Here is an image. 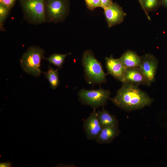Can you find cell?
<instances>
[{
	"label": "cell",
	"instance_id": "cell-13",
	"mask_svg": "<svg viewBox=\"0 0 167 167\" xmlns=\"http://www.w3.org/2000/svg\"><path fill=\"white\" fill-rule=\"evenodd\" d=\"M119 59L126 68L139 67L141 64V57L134 51L130 50L126 51Z\"/></svg>",
	"mask_w": 167,
	"mask_h": 167
},
{
	"label": "cell",
	"instance_id": "cell-10",
	"mask_svg": "<svg viewBox=\"0 0 167 167\" xmlns=\"http://www.w3.org/2000/svg\"><path fill=\"white\" fill-rule=\"evenodd\" d=\"M105 61L107 74L122 82L127 68L124 66L119 58H114L112 55L106 57Z\"/></svg>",
	"mask_w": 167,
	"mask_h": 167
},
{
	"label": "cell",
	"instance_id": "cell-4",
	"mask_svg": "<svg viewBox=\"0 0 167 167\" xmlns=\"http://www.w3.org/2000/svg\"><path fill=\"white\" fill-rule=\"evenodd\" d=\"M110 92L102 88L98 89H81L78 93L79 100L83 104L96 109L103 106L110 99Z\"/></svg>",
	"mask_w": 167,
	"mask_h": 167
},
{
	"label": "cell",
	"instance_id": "cell-22",
	"mask_svg": "<svg viewBox=\"0 0 167 167\" xmlns=\"http://www.w3.org/2000/svg\"><path fill=\"white\" fill-rule=\"evenodd\" d=\"M11 163L9 162H6L0 164V167H9L11 166Z\"/></svg>",
	"mask_w": 167,
	"mask_h": 167
},
{
	"label": "cell",
	"instance_id": "cell-25",
	"mask_svg": "<svg viewBox=\"0 0 167 167\" xmlns=\"http://www.w3.org/2000/svg\"><path fill=\"white\" fill-rule=\"evenodd\" d=\"M166 167H167V166H166Z\"/></svg>",
	"mask_w": 167,
	"mask_h": 167
},
{
	"label": "cell",
	"instance_id": "cell-14",
	"mask_svg": "<svg viewBox=\"0 0 167 167\" xmlns=\"http://www.w3.org/2000/svg\"><path fill=\"white\" fill-rule=\"evenodd\" d=\"M97 115L102 128L118 125V121L116 117L109 113L104 107L101 110L97 112Z\"/></svg>",
	"mask_w": 167,
	"mask_h": 167
},
{
	"label": "cell",
	"instance_id": "cell-3",
	"mask_svg": "<svg viewBox=\"0 0 167 167\" xmlns=\"http://www.w3.org/2000/svg\"><path fill=\"white\" fill-rule=\"evenodd\" d=\"M44 51L38 47H31L24 54L20 60L21 66L26 73L35 76H39L41 72V62L44 58Z\"/></svg>",
	"mask_w": 167,
	"mask_h": 167
},
{
	"label": "cell",
	"instance_id": "cell-15",
	"mask_svg": "<svg viewBox=\"0 0 167 167\" xmlns=\"http://www.w3.org/2000/svg\"><path fill=\"white\" fill-rule=\"evenodd\" d=\"M58 69H54L49 66L48 70L44 72L45 77L48 80L52 89H55L58 86L60 81L59 78L58 70Z\"/></svg>",
	"mask_w": 167,
	"mask_h": 167
},
{
	"label": "cell",
	"instance_id": "cell-2",
	"mask_svg": "<svg viewBox=\"0 0 167 167\" xmlns=\"http://www.w3.org/2000/svg\"><path fill=\"white\" fill-rule=\"evenodd\" d=\"M82 64L87 81L92 84H100L106 81V74L100 61L90 50L85 51L82 55Z\"/></svg>",
	"mask_w": 167,
	"mask_h": 167
},
{
	"label": "cell",
	"instance_id": "cell-8",
	"mask_svg": "<svg viewBox=\"0 0 167 167\" xmlns=\"http://www.w3.org/2000/svg\"><path fill=\"white\" fill-rule=\"evenodd\" d=\"M93 109L84 121L83 125L86 136L89 140H95L102 128L98 118L96 109Z\"/></svg>",
	"mask_w": 167,
	"mask_h": 167
},
{
	"label": "cell",
	"instance_id": "cell-24",
	"mask_svg": "<svg viewBox=\"0 0 167 167\" xmlns=\"http://www.w3.org/2000/svg\"><path fill=\"white\" fill-rule=\"evenodd\" d=\"M141 6H142V0H138Z\"/></svg>",
	"mask_w": 167,
	"mask_h": 167
},
{
	"label": "cell",
	"instance_id": "cell-6",
	"mask_svg": "<svg viewBox=\"0 0 167 167\" xmlns=\"http://www.w3.org/2000/svg\"><path fill=\"white\" fill-rule=\"evenodd\" d=\"M139 67L147 82L148 86L155 81V77L158 66L157 59L152 54H146L141 57Z\"/></svg>",
	"mask_w": 167,
	"mask_h": 167
},
{
	"label": "cell",
	"instance_id": "cell-11",
	"mask_svg": "<svg viewBox=\"0 0 167 167\" xmlns=\"http://www.w3.org/2000/svg\"><path fill=\"white\" fill-rule=\"evenodd\" d=\"M123 83H126L136 86L142 85L148 86L145 77L139 67L127 68Z\"/></svg>",
	"mask_w": 167,
	"mask_h": 167
},
{
	"label": "cell",
	"instance_id": "cell-1",
	"mask_svg": "<svg viewBox=\"0 0 167 167\" xmlns=\"http://www.w3.org/2000/svg\"><path fill=\"white\" fill-rule=\"evenodd\" d=\"M110 100L116 105L127 111L138 110L150 105L153 101L137 86L123 83L116 96Z\"/></svg>",
	"mask_w": 167,
	"mask_h": 167
},
{
	"label": "cell",
	"instance_id": "cell-23",
	"mask_svg": "<svg viewBox=\"0 0 167 167\" xmlns=\"http://www.w3.org/2000/svg\"><path fill=\"white\" fill-rule=\"evenodd\" d=\"M162 3L164 6L167 7V0H162Z\"/></svg>",
	"mask_w": 167,
	"mask_h": 167
},
{
	"label": "cell",
	"instance_id": "cell-17",
	"mask_svg": "<svg viewBox=\"0 0 167 167\" xmlns=\"http://www.w3.org/2000/svg\"><path fill=\"white\" fill-rule=\"evenodd\" d=\"M159 0H142V7L145 12L148 18L150 20V17L146 11V10H151L156 6L158 3Z\"/></svg>",
	"mask_w": 167,
	"mask_h": 167
},
{
	"label": "cell",
	"instance_id": "cell-16",
	"mask_svg": "<svg viewBox=\"0 0 167 167\" xmlns=\"http://www.w3.org/2000/svg\"><path fill=\"white\" fill-rule=\"evenodd\" d=\"M71 54L70 53L66 54L55 53L52 54L49 57L45 58L50 64L57 66L58 69H61L65 58L67 56Z\"/></svg>",
	"mask_w": 167,
	"mask_h": 167
},
{
	"label": "cell",
	"instance_id": "cell-20",
	"mask_svg": "<svg viewBox=\"0 0 167 167\" xmlns=\"http://www.w3.org/2000/svg\"><path fill=\"white\" fill-rule=\"evenodd\" d=\"M16 0H0V3L10 8L12 7Z\"/></svg>",
	"mask_w": 167,
	"mask_h": 167
},
{
	"label": "cell",
	"instance_id": "cell-18",
	"mask_svg": "<svg viewBox=\"0 0 167 167\" xmlns=\"http://www.w3.org/2000/svg\"><path fill=\"white\" fill-rule=\"evenodd\" d=\"M10 8L0 3V26L1 29H3L4 22L8 14Z\"/></svg>",
	"mask_w": 167,
	"mask_h": 167
},
{
	"label": "cell",
	"instance_id": "cell-7",
	"mask_svg": "<svg viewBox=\"0 0 167 167\" xmlns=\"http://www.w3.org/2000/svg\"><path fill=\"white\" fill-rule=\"evenodd\" d=\"M67 9L66 0H45V10L48 17L52 21H58L63 18Z\"/></svg>",
	"mask_w": 167,
	"mask_h": 167
},
{
	"label": "cell",
	"instance_id": "cell-12",
	"mask_svg": "<svg viewBox=\"0 0 167 167\" xmlns=\"http://www.w3.org/2000/svg\"><path fill=\"white\" fill-rule=\"evenodd\" d=\"M120 133L118 125L103 128L95 140L99 144H108L111 143Z\"/></svg>",
	"mask_w": 167,
	"mask_h": 167
},
{
	"label": "cell",
	"instance_id": "cell-19",
	"mask_svg": "<svg viewBox=\"0 0 167 167\" xmlns=\"http://www.w3.org/2000/svg\"><path fill=\"white\" fill-rule=\"evenodd\" d=\"M86 5L88 8L93 11L96 8L101 6L100 0H85Z\"/></svg>",
	"mask_w": 167,
	"mask_h": 167
},
{
	"label": "cell",
	"instance_id": "cell-5",
	"mask_svg": "<svg viewBox=\"0 0 167 167\" xmlns=\"http://www.w3.org/2000/svg\"><path fill=\"white\" fill-rule=\"evenodd\" d=\"M20 3L24 12L33 21H45V0H20Z\"/></svg>",
	"mask_w": 167,
	"mask_h": 167
},
{
	"label": "cell",
	"instance_id": "cell-21",
	"mask_svg": "<svg viewBox=\"0 0 167 167\" xmlns=\"http://www.w3.org/2000/svg\"><path fill=\"white\" fill-rule=\"evenodd\" d=\"M101 6L104 9L109 6L113 2L112 0H100Z\"/></svg>",
	"mask_w": 167,
	"mask_h": 167
},
{
	"label": "cell",
	"instance_id": "cell-9",
	"mask_svg": "<svg viewBox=\"0 0 167 167\" xmlns=\"http://www.w3.org/2000/svg\"><path fill=\"white\" fill-rule=\"evenodd\" d=\"M104 10V14L109 28L121 23L126 15L122 8L115 3H113Z\"/></svg>",
	"mask_w": 167,
	"mask_h": 167
}]
</instances>
